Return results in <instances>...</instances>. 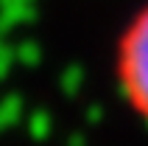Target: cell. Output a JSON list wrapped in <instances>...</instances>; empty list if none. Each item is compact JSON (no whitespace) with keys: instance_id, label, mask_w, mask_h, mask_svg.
I'll list each match as a JSON object with an SVG mask.
<instances>
[{"instance_id":"cell-1","label":"cell","mask_w":148,"mask_h":146,"mask_svg":"<svg viewBox=\"0 0 148 146\" xmlns=\"http://www.w3.org/2000/svg\"><path fill=\"white\" fill-rule=\"evenodd\" d=\"M117 65H120V84L129 101L148 118V8L137 14V20L126 28Z\"/></svg>"}]
</instances>
